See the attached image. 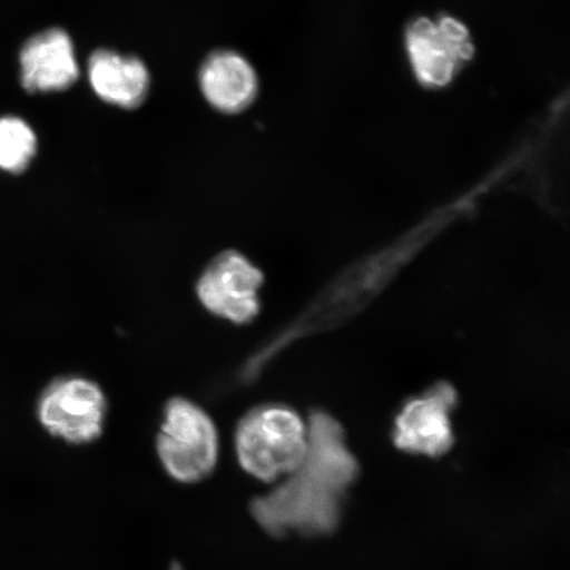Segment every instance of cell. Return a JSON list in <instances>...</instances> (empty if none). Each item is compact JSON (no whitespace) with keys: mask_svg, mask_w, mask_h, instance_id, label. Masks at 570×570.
Returning <instances> with one entry per match:
<instances>
[{"mask_svg":"<svg viewBox=\"0 0 570 570\" xmlns=\"http://www.w3.org/2000/svg\"><path fill=\"white\" fill-rule=\"evenodd\" d=\"M21 85L28 92L61 91L80 77L73 41L52 28L35 35L20 51Z\"/></svg>","mask_w":570,"mask_h":570,"instance_id":"cell-8","label":"cell"},{"mask_svg":"<svg viewBox=\"0 0 570 570\" xmlns=\"http://www.w3.org/2000/svg\"><path fill=\"white\" fill-rule=\"evenodd\" d=\"M170 570H183V569L180 566L174 564L173 568H170Z\"/></svg>","mask_w":570,"mask_h":570,"instance_id":"cell-12","label":"cell"},{"mask_svg":"<svg viewBox=\"0 0 570 570\" xmlns=\"http://www.w3.org/2000/svg\"><path fill=\"white\" fill-rule=\"evenodd\" d=\"M262 283L261 271L244 254L227 252L205 269L197 294L214 315L246 324L258 315Z\"/></svg>","mask_w":570,"mask_h":570,"instance_id":"cell-6","label":"cell"},{"mask_svg":"<svg viewBox=\"0 0 570 570\" xmlns=\"http://www.w3.org/2000/svg\"><path fill=\"white\" fill-rule=\"evenodd\" d=\"M156 449L170 479L197 483L209 476L217 466V426L196 403L184 397L173 399L164 410Z\"/></svg>","mask_w":570,"mask_h":570,"instance_id":"cell-3","label":"cell"},{"mask_svg":"<svg viewBox=\"0 0 570 570\" xmlns=\"http://www.w3.org/2000/svg\"><path fill=\"white\" fill-rule=\"evenodd\" d=\"M358 475L344 432L324 412L313 413L305 458L285 481L249 505L255 522L271 537L289 532L325 534L337 529L342 499Z\"/></svg>","mask_w":570,"mask_h":570,"instance_id":"cell-1","label":"cell"},{"mask_svg":"<svg viewBox=\"0 0 570 570\" xmlns=\"http://www.w3.org/2000/svg\"><path fill=\"white\" fill-rule=\"evenodd\" d=\"M107 403L97 383L67 376L42 391L38 416L42 426L67 443H92L104 432Z\"/></svg>","mask_w":570,"mask_h":570,"instance_id":"cell-4","label":"cell"},{"mask_svg":"<svg viewBox=\"0 0 570 570\" xmlns=\"http://www.w3.org/2000/svg\"><path fill=\"white\" fill-rule=\"evenodd\" d=\"M407 48L419 81L431 88L451 83L455 71L474 55L468 28L451 17L413 21L407 31Z\"/></svg>","mask_w":570,"mask_h":570,"instance_id":"cell-5","label":"cell"},{"mask_svg":"<svg viewBox=\"0 0 570 570\" xmlns=\"http://www.w3.org/2000/svg\"><path fill=\"white\" fill-rule=\"evenodd\" d=\"M38 149V139L23 119H0V169L20 174L30 166Z\"/></svg>","mask_w":570,"mask_h":570,"instance_id":"cell-11","label":"cell"},{"mask_svg":"<svg viewBox=\"0 0 570 570\" xmlns=\"http://www.w3.org/2000/svg\"><path fill=\"white\" fill-rule=\"evenodd\" d=\"M234 445L247 474L262 482H275L294 472L304 460L308 425L285 405H261L240 420Z\"/></svg>","mask_w":570,"mask_h":570,"instance_id":"cell-2","label":"cell"},{"mask_svg":"<svg viewBox=\"0 0 570 570\" xmlns=\"http://www.w3.org/2000/svg\"><path fill=\"white\" fill-rule=\"evenodd\" d=\"M454 404L455 392L448 384H439L405 404L395 423L396 446L430 458L445 454L453 445L451 412Z\"/></svg>","mask_w":570,"mask_h":570,"instance_id":"cell-7","label":"cell"},{"mask_svg":"<svg viewBox=\"0 0 570 570\" xmlns=\"http://www.w3.org/2000/svg\"><path fill=\"white\" fill-rule=\"evenodd\" d=\"M88 73L92 90L105 102L124 109H135L145 102L149 73L137 57L101 49L91 55Z\"/></svg>","mask_w":570,"mask_h":570,"instance_id":"cell-10","label":"cell"},{"mask_svg":"<svg viewBox=\"0 0 570 570\" xmlns=\"http://www.w3.org/2000/svg\"><path fill=\"white\" fill-rule=\"evenodd\" d=\"M199 87L214 109L238 114L254 102L258 77L244 56L219 51L204 61L199 70Z\"/></svg>","mask_w":570,"mask_h":570,"instance_id":"cell-9","label":"cell"}]
</instances>
